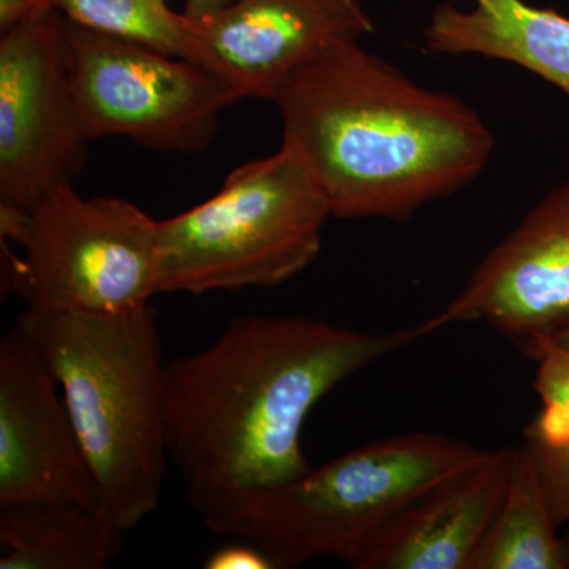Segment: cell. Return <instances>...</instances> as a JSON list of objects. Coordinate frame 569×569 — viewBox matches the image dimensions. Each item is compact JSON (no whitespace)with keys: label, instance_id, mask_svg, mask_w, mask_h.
Listing matches in <instances>:
<instances>
[{"label":"cell","instance_id":"6da1fadb","mask_svg":"<svg viewBox=\"0 0 569 569\" xmlns=\"http://www.w3.org/2000/svg\"><path fill=\"white\" fill-rule=\"evenodd\" d=\"M437 329L433 317L389 332L239 317L204 350L168 362V456L204 526L233 537L258 498L312 470L301 437L313 407Z\"/></svg>","mask_w":569,"mask_h":569},{"label":"cell","instance_id":"7a4b0ae2","mask_svg":"<svg viewBox=\"0 0 569 569\" xmlns=\"http://www.w3.org/2000/svg\"><path fill=\"white\" fill-rule=\"evenodd\" d=\"M283 142L301 153L331 216L407 220L488 167L493 137L470 104L340 41L288 78L272 100Z\"/></svg>","mask_w":569,"mask_h":569},{"label":"cell","instance_id":"3957f363","mask_svg":"<svg viewBox=\"0 0 569 569\" xmlns=\"http://www.w3.org/2000/svg\"><path fill=\"white\" fill-rule=\"evenodd\" d=\"M14 326L61 387L104 512L133 530L159 508L170 463L156 309L114 317L26 309Z\"/></svg>","mask_w":569,"mask_h":569},{"label":"cell","instance_id":"277c9868","mask_svg":"<svg viewBox=\"0 0 569 569\" xmlns=\"http://www.w3.org/2000/svg\"><path fill=\"white\" fill-rule=\"evenodd\" d=\"M331 216L301 153L236 168L204 203L159 222V295H204L288 282L312 264Z\"/></svg>","mask_w":569,"mask_h":569},{"label":"cell","instance_id":"5b68a950","mask_svg":"<svg viewBox=\"0 0 569 569\" xmlns=\"http://www.w3.org/2000/svg\"><path fill=\"white\" fill-rule=\"evenodd\" d=\"M489 452L429 432L372 441L258 498L233 537L263 549L276 568L320 557L348 565L408 505Z\"/></svg>","mask_w":569,"mask_h":569},{"label":"cell","instance_id":"8992f818","mask_svg":"<svg viewBox=\"0 0 569 569\" xmlns=\"http://www.w3.org/2000/svg\"><path fill=\"white\" fill-rule=\"evenodd\" d=\"M3 287L41 312L127 316L159 295V220L62 183L26 211L0 208Z\"/></svg>","mask_w":569,"mask_h":569},{"label":"cell","instance_id":"52a82bcc","mask_svg":"<svg viewBox=\"0 0 569 569\" xmlns=\"http://www.w3.org/2000/svg\"><path fill=\"white\" fill-rule=\"evenodd\" d=\"M74 111L89 142L126 137L157 152L198 153L238 103L211 71L146 44L91 31L66 18Z\"/></svg>","mask_w":569,"mask_h":569},{"label":"cell","instance_id":"ba28073f","mask_svg":"<svg viewBox=\"0 0 569 569\" xmlns=\"http://www.w3.org/2000/svg\"><path fill=\"white\" fill-rule=\"evenodd\" d=\"M67 67L66 17L56 10L0 39V208L26 211L84 170Z\"/></svg>","mask_w":569,"mask_h":569},{"label":"cell","instance_id":"9c48e42d","mask_svg":"<svg viewBox=\"0 0 569 569\" xmlns=\"http://www.w3.org/2000/svg\"><path fill=\"white\" fill-rule=\"evenodd\" d=\"M190 61L234 99L274 100L288 78L340 41L373 31L361 0H236L192 20Z\"/></svg>","mask_w":569,"mask_h":569},{"label":"cell","instance_id":"30bf717a","mask_svg":"<svg viewBox=\"0 0 569 569\" xmlns=\"http://www.w3.org/2000/svg\"><path fill=\"white\" fill-rule=\"evenodd\" d=\"M58 389L50 367L13 326L0 342V507L103 509Z\"/></svg>","mask_w":569,"mask_h":569},{"label":"cell","instance_id":"8fae6325","mask_svg":"<svg viewBox=\"0 0 569 569\" xmlns=\"http://www.w3.org/2000/svg\"><path fill=\"white\" fill-rule=\"evenodd\" d=\"M433 318L438 328L486 323L520 342L569 321V181L527 212Z\"/></svg>","mask_w":569,"mask_h":569},{"label":"cell","instance_id":"7c38bea8","mask_svg":"<svg viewBox=\"0 0 569 569\" xmlns=\"http://www.w3.org/2000/svg\"><path fill=\"white\" fill-rule=\"evenodd\" d=\"M515 448L433 486L348 563L355 569H471L511 475Z\"/></svg>","mask_w":569,"mask_h":569},{"label":"cell","instance_id":"4fadbf2b","mask_svg":"<svg viewBox=\"0 0 569 569\" xmlns=\"http://www.w3.org/2000/svg\"><path fill=\"white\" fill-rule=\"evenodd\" d=\"M426 50L516 63L569 97V18L527 0H447L430 14Z\"/></svg>","mask_w":569,"mask_h":569},{"label":"cell","instance_id":"5bb4252c","mask_svg":"<svg viewBox=\"0 0 569 569\" xmlns=\"http://www.w3.org/2000/svg\"><path fill=\"white\" fill-rule=\"evenodd\" d=\"M126 533L103 509L7 505L0 507V568H108L122 552Z\"/></svg>","mask_w":569,"mask_h":569},{"label":"cell","instance_id":"9a60e30c","mask_svg":"<svg viewBox=\"0 0 569 569\" xmlns=\"http://www.w3.org/2000/svg\"><path fill=\"white\" fill-rule=\"evenodd\" d=\"M471 569H569V549L553 522L526 443L515 448L503 500Z\"/></svg>","mask_w":569,"mask_h":569},{"label":"cell","instance_id":"2e32d148","mask_svg":"<svg viewBox=\"0 0 569 569\" xmlns=\"http://www.w3.org/2000/svg\"><path fill=\"white\" fill-rule=\"evenodd\" d=\"M58 10L91 31L190 58L192 20L171 10L168 0H58Z\"/></svg>","mask_w":569,"mask_h":569},{"label":"cell","instance_id":"e0dca14e","mask_svg":"<svg viewBox=\"0 0 569 569\" xmlns=\"http://www.w3.org/2000/svg\"><path fill=\"white\" fill-rule=\"evenodd\" d=\"M527 355L537 361L533 389L541 399V411L526 427V441L546 448L569 443V347L549 336L522 340Z\"/></svg>","mask_w":569,"mask_h":569},{"label":"cell","instance_id":"ac0fdd59","mask_svg":"<svg viewBox=\"0 0 569 569\" xmlns=\"http://www.w3.org/2000/svg\"><path fill=\"white\" fill-rule=\"evenodd\" d=\"M557 527H569V443L546 448L526 441Z\"/></svg>","mask_w":569,"mask_h":569},{"label":"cell","instance_id":"d6986e66","mask_svg":"<svg viewBox=\"0 0 569 569\" xmlns=\"http://www.w3.org/2000/svg\"><path fill=\"white\" fill-rule=\"evenodd\" d=\"M206 569H274V561L269 559L263 549L253 542H231L213 550L206 559Z\"/></svg>","mask_w":569,"mask_h":569},{"label":"cell","instance_id":"ffe728a7","mask_svg":"<svg viewBox=\"0 0 569 569\" xmlns=\"http://www.w3.org/2000/svg\"><path fill=\"white\" fill-rule=\"evenodd\" d=\"M58 10V0H0V32Z\"/></svg>","mask_w":569,"mask_h":569},{"label":"cell","instance_id":"44dd1931","mask_svg":"<svg viewBox=\"0 0 569 569\" xmlns=\"http://www.w3.org/2000/svg\"><path fill=\"white\" fill-rule=\"evenodd\" d=\"M234 2L236 0H186L183 14L189 17L190 20H200V18L216 13V11L222 10Z\"/></svg>","mask_w":569,"mask_h":569},{"label":"cell","instance_id":"7402d4cb","mask_svg":"<svg viewBox=\"0 0 569 569\" xmlns=\"http://www.w3.org/2000/svg\"><path fill=\"white\" fill-rule=\"evenodd\" d=\"M550 339L556 340V342L561 343V346L569 347V321L559 326V328L553 329V331L548 332Z\"/></svg>","mask_w":569,"mask_h":569},{"label":"cell","instance_id":"603a6c76","mask_svg":"<svg viewBox=\"0 0 569 569\" xmlns=\"http://www.w3.org/2000/svg\"><path fill=\"white\" fill-rule=\"evenodd\" d=\"M565 541H567L568 549H569V531H568V533H567V537H565Z\"/></svg>","mask_w":569,"mask_h":569}]
</instances>
